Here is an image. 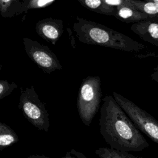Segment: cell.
<instances>
[{
  "label": "cell",
  "instance_id": "1",
  "mask_svg": "<svg viewBox=\"0 0 158 158\" xmlns=\"http://www.w3.org/2000/svg\"><path fill=\"white\" fill-rule=\"evenodd\" d=\"M100 108L99 130L110 148L122 151L139 152L149 143L118 104L114 97L106 96Z\"/></svg>",
  "mask_w": 158,
  "mask_h": 158
},
{
  "label": "cell",
  "instance_id": "2",
  "mask_svg": "<svg viewBox=\"0 0 158 158\" xmlns=\"http://www.w3.org/2000/svg\"><path fill=\"white\" fill-rule=\"evenodd\" d=\"M73 31L80 43L101 46L125 52H139L146 46L129 36L102 24L76 17Z\"/></svg>",
  "mask_w": 158,
  "mask_h": 158
},
{
  "label": "cell",
  "instance_id": "3",
  "mask_svg": "<svg viewBox=\"0 0 158 158\" xmlns=\"http://www.w3.org/2000/svg\"><path fill=\"white\" fill-rule=\"evenodd\" d=\"M101 78L99 76H88L83 79L77 97V110L82 122L90 126L100 109L102 98Z\"/></svg>",
  "mask_w": 158,
  "mask_h": 158
},
{
  "label": "cell",
  "instance_id": "4",
  "mask_svg": "<svg viewBox=\"0 0 158 158\" xmlns=\"http://www.w3.org/2000/svg\"><path fill=\"white\" fill-rule=\"evenodd\" d=\"M19 109L27 120L38 130L48 132L49 128V115L45 104L41 102L33 85L21 87Z\"/></svg>",
  "mask_w": 158,
  "mask_h": 158
},
{
  "label": "cell",
  "instance_id": "5",
  "mask_svg": "<svg viewBox=\"0 0 158 158\" xmlns=\"http://www.w3.org/2000/svg\"><path fill=\"white\" fill-rule=\"evenodd\" d=\"M112 96L138 129L158 145V121L120 94L113 91Z\"/></svg>",
  "mask_w": 158,
  "mask_h": 158
},
{
  "label": "cell",
  "instance_id": "6",
  "mask_svg": "<svg viewBox=\"0 0 158 158\" xmlns=\"http://www.w3.org/2000/svg\"><path fill=\"white\" fill-rule=\"evenodd\" d=\"M23 42L28 57L44 72L50 74L62 69L59 60L48 46L26 37L23 38Z\"/></svg>",
  "mask_w": 158,
  "mask_h": 158
},
{
  "label": "cell",
  "instance_id": "7",
  "mask_svg": "<svg viewBox=\"0 0 158 158\" xmlns=\"http://www.w3.org/2000/svg\"><path fill=\"white\" fill-rule=\"evenodd\" d=\"M64 22L61 19L46 18L37 22L35 26L36 33L43 40L54 45L63 33Z\"/></svg>",
  "mask_w": 158,
  "mask_h": 158
},
{
  "label": "cell",
  "instance_id": "8",
  "mask_svg": "<svg viewBox=\"0 0 158 158\" xmlns=\"http://www.w3.org/2000/svg\"><path fill=\"white\" fill-rule=\"evenodd\" d=\"M130 29L143 41L158 46V18L153 17L133 23Z\"/></svg>",
  "mask_w": 158,
  "mask_h": 158
},
{
  "label": "cell",
  "instance_id": "9",
  "mask_svg": "<svg viewBox=\"0 0 158 158\" xmlns=\"http://www.w3.org/2000/svg\"><path fill=\"white\" fill-rule=\"evenodd\" d=\"M116 13L114 17L123 22L126 23H138L143 20L153 18L143 12L134 8L129 0V4L116 8Z\"/></svg>",
  "mask_w": 158,
  "mask_h": 158
},
{
  "label": "cell",
  "instance_id": "10",
  "mask_svg": "<svg viewBox=\"0 0 158 158\" xmlns=\"http://www.w3.org/2000/svg\"><path fill=\"white\" fill-rule=\"evenodd\" d=\"M78 2L88 9L106 15L114 16L116 8L104 2V0H78Z\"/></svg>",
  "mask_w": 158,
  "mask_h": 158
},
{
  "label": "cell",
  "instance_id": "11",
  "mask_svg": "<svg viewBox=\"0 0 158 158\" xmlns=\"http://www.w3.org/2000/svg\"><path fill=\"white\" fill-rule=\"evenodd\" d=\"M17 133L7 124L0 122V151L19 141Z\"/></svg>",
  "mask_w": 158,
  "mask_h": 158
},
{
  "label": "cell",
  "instance_id": "12",
  "mask_svg": "<svg viewBox=\"0 0 158 158\" xmlns=\"http://www.w3.org/2000/svg\"><path fill=\"white\" fill-rule=\"evenodd\" d=\"M22 1L1 0L0 14L2 17L10 18L20 15Z\"/></svg>",
  "mask_w": 158,
  "mask_h": 158
},
{
  "label": "cell",
  "instance_id": "13",
  "mask_svg": "<svg viewBox=\"0 0 158 158\" xmlns=\"http://www.w3.org/2000/svg\"><path fill=\"white\" fill-rule=\"evenodd\" d=\"M94 152L99 158H139L128 152L118 151L107 147L96 149Z\"/></svg>",
  "mask_w": 158,
  "mask_h": 158
},
{
  "label": "cell",
  "instance_id": "14",
  "mask_svg": "<svg viewBox=\"0 0 158 158\" xmlns=\"http://www.w3.org/2000/svg\"><path fill=\"white\" fill-rule=\"evenodd\" d=\"M134 8L152 17L158 18V4L152 1H143L138 0H130Z\"/></svg>",
  "mask_w": 158,
  "mask_h": 158
},
{
  "label": "cell",
  "instance_id": "15",
  "mask_svg": "<svg viewBox=\"0 0 158 158\" xmlns=\"http://www.w3.org/2000/svg\"><path fill=\"white\" fill-rule=\"evenodd\" d=\"M56 2V0H23L22 1L20 14L27 13L29 10L40 9L48 7Z\"/></svg>",
  "mask_w": 158,
  "mask_h": 158
},
{
  "label": "cell",
  "instance_id": "16",
  "mask_svg": "<svg viewBox=\"0 0 158 158\" xmlns=\"http://www.w3.org/2000/svg\"><path fill=\"white\" fill-rule=\"evenodd\" d=\"M18 88L17 85L14 82L9 83L7 80H1L0 81V99L10 95L11 93Z\"/></svg>",
  "mask_w": 158,
  "mask_h": 158
},
{
  "label": "cell",
  "instance_id": "17",
  "mask_svg": "<svg viewBox=\"0 0 158 158\" xmlns=\"http://www.w3.org/2000/svg\"><path fill=\"white\" fill-rule=\"evenodd\" d=\"M24 158H51L44 155H31ZM60 158H87V157L82 152L78 151L74 149L66 152L65 155Z\"/></svg>",
  "mask_w": 158,
  "mask_h": 158
},
{
  "label": "cell",
  "instance_id": "18",
  "mask_svg": "<svg viewBox=\"0 0 158 158\" xmlns=\"http://www.w3.org/2000/svg\"><path fill=\"white\" fill-rule=\"evenodd\" d=\"M107 4L115 8L129 4V0H104Z\"/></svg>",
  "mask_w": 158,
  "mask_h": 158
},
{
  "label": "cell",
  "instance_id": "19",
  "mask_svg": "<svg viewBox=\"0 0 158 158\" xmlns=\"http://www.w3.org/2000/svg\"><path fill=\"white\" fill-rule=\"evenodd\" d=\"M151 79L158 83V64L153 69V71L151 75Z\"/></svg>",
  "mask_w": 158,
  "mask_h": 158
},
{
  "label": "cell",
  "instance_id": "20",
  "mask_svg": "<svg viewBox=\"0 0 158 158\" xmlns=\"http://www.w3.org/2000/svg\"><path fill=\"white\" fill-rule=\"evenodd\" d=\"M152 1L153 2H154V3L157 4H158V0H152Z\"/></svg>",
  "mask_w": 158,
  "mask_h": 158
},
{
  "label": "cell",
  "instance_id": "21",
  "mask_svg": "<svg viewBox=\"0 0 158 158\" xmlns=\"http://www.w3.org/2000/svg\"><path fill=\"white\" fill-rule=\"evenodd\" d=\"M157 115H158V113H157Z\"/></svg>",
  "mask_w": 158,
  "mask_h": 158
}]
</instances>
